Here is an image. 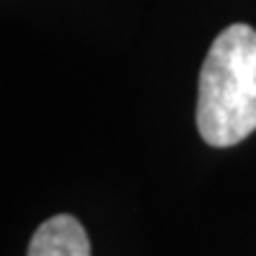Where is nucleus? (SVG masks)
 <instances>
[{
    "instance_id": "f257e3e1",
    "label": "nucleus",
    "mask_w": 256,
    "mask_h": 256,
    "mask_svg": "<svg viewBox=\"0 0 256 256\" xmlns=\"http://www.w3.org/2000/svg\"><path fill=\"white\" fill-rule=\"evenodd\" d=\"M197 128L211 147H232L256 130V31L223 28L200 74Z\"/></svg>"
},
{
    "instance_id": "f03ea898",
    "label": "nucleus",
    "mask_w": 256,
    "mask_h": 256,
    "mask_svg": "<svg viewBox=\"0 0 256 256\" xmlns=\"http://www.w3.org/2000/svg\"><path fill=\"white\" fill-rule=\"evenodd\" d=\"M26 256H90V240L74 216L60 214L34 232Z\"/></svg>"
}]
</instances>
